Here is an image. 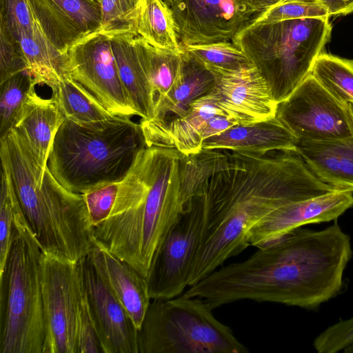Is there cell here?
<instances>
[{"instance_id": "obj_36", "label": "cell", "mask_w": 353, "mask_h": 353, "mask_svg": "<svg viewBox=\"0 0 353 353\" xmlns=\"http://www.w3.org/2000/svg\"><path fill=\"white\" fill-rule=\"evenodd\" d=\"M119 184L104 185L82 194L93 228L110 216L117 199Z\"/></svg>"}, {"instance_id": "obj_17", "label": "cell", "mask_w": 353, "mask_h": 353, "mask_svg": "<svg viewBox=\"0 0 353 353\" xmlns=\"http://www.w3.org/2000/svg\"><path fill=\"white\" fill-rule=\"evenodd\" d=\"M88 256L137 328L139 329L152 300L146 277L96 242Z\"/></svg>"}, {"instance_id": "obj_43", "label": "cell", "mask_w": 353, "mask_h": 353, "mask_svg": "<svg viewBox=\"0 0 353 353\" xmlns=\"http://www.w3.org/2000/svg\"><path fill=\"white\" fill-rule=\"evenodd\" d=\"M89 1L100 6V0H89Z\"/></svg>"}, {"instance_id": "obj_38", "label": "cell", "mask_w": 353, "mask_h": 353, "mask_svg": "<svg viewBox=\"0 0 353 353\" xmlns=\"http://www.w3.org/2000/svg\"><path fill=\"white\" fill-rule=\"evenodd\" d=\"M236 125H238L236 122L225 115H215L207 123L201 133V140L203 141L208 138L218 135Z\"/></svg>"}, {"instance_id": "obj_4", "label": "cell", "mask_w": 353, "mask_h": 353, "mask_svg": "<svg viewBox=\"0 0 353 353\" xmlns=\"http://www.w3.org/2000/svg\"><path fill=\"white\" fill-rule=\"evenodd\" d=\"M145 146L140 124L129 117L113 116L91 123L65 119L47 168L65 189L83 194L122 181Z\"/></svg>"}, {"instance_id": "obj_29", "label": "cell", "mask_w": 353, "mask_h": 353, "mask_svg": "<svg viewBox=\"0 0 353 353\" xmlns=\"http://www.w3.org/2000/svg\"><path fill=\"white\" fill-rule=\"evenodd\" d=\"M183 48L206 65L237 70L254 65L243 50L230 41L189 45Z\"/></svg>"}, {"instance_id": "obj_12", "label": "cell", "mask_w": 353, "mask_h": 353, "mask_svg": "<svg viewBox=\"0 0 353 353\" xmlns=\"http://www.w3.org/2000/svg\"><path fill=\"white\" fill-rule=\"evenodd\" d=\"M41 282L47 330L45 353H77V263L43 252Z\"/></svg>"}, {"instance_id": "obj_9", "label": "cell", "mask_w": 353, "mask_h": 353, "mask_svg": "<svg viewBox=\"0 0 353 353\" xmlns=\"http://www.w3.org/2000/svg\"><path fill=\"white\" fill-rule=\"evenodd\" d=\"M276 116L299 140L353 137L348 105L338 101L311 74L277 104Z\"/></svg>"}, {"instance_id": "obj_24", "label": "cell", "mask_w": 353, "mask_h": 353, "mask_svg": "<svg viewBox=\"0 0 353 353\" xmlns=\"http://www.w3.org/2000/svg\"><path fill=\"white\" fill-rule=\"evenodd\" d=\"M139 36L152 46L182 52L170 6L165 0H142L137 25Z\"/></svg>"}, {"instance_id": "obj_37", "label": "cell", "mask_w": 353, "mask_h": 353, "mask_svg": "<svg viewBox=\"0 0 353 353\" xmlns=\"http://www.w3.org/2000/svg\"><path fill=\"white\" fill-rule=\"evenodd\" d=\"M0 31V83L27 71L26 61L16 41L2 26Z\"/></svg>"}, {"instance_id": "obj_42", "label": "cell", "mask_w": 353, "mask_h": 353, "mask_svg": "<svg viewBox=\"0 0 353 353\" xmlns=\"http://www.w3.org/2000/svg\"><path fill=\"white\" fill-rule=\"evenodd\" d=\"M345 352H353V345L344 351Z\"/></svg>"}, {"instance_id": "obj_45", "label": "cell", "mask_w": 353, "mask_h": 353, "mask_svg": "<svg viewBox=\"0 0 353 353\" xmlns=\"http://www.w3.org/2000/svg\"><path fill=\"white\" fill-rule=\"evenodd\" d=\"M136 3L137 4L138 7L139 6V4L141 2L142 0H134Z\"/></svg>"}, {"instance_id": "obj_6", "label": "cell", "mask_w": 353, "mask_h": 353, "mask_svg": "<svg viewBox=\"0 0 353 353\" xmlns=\"http://www.w3.org/2000/svg\"><path fill=\"white\" fill-rule=\"evenodd\" d=\"M330 17H310L248 26L232 42L251 60L278 103L310 74L330 39Z\"/></svg>"}, {"instance_id": "obj_27", "label": "cell", "mask_w": 353, "mask_h": 353, "mask_svg": "<svg viewBox=\"0 0 353 353\" xmlns=\"http://www.w3.org/2000/svg\"><path fill=\"white\" fill-rule=\"evenodd\" d=\"M35 85L32 76L23 71L0 83V139L14 128L28 94Z\"/></svg>"}, {"instance_id": "obj_20", "label": "cell", "mask_w": 353, "mask_h": 353, "mask_svg": "<svg viewBox=\"0 0 353 353\" xmlns=\"http://www.w3.org/2000/svg\"><path fill=\"white\" fill-rule=\"evenodd\" d=\"M296 152L319 180L336 190L353 192V137L299 140Z\"/></svg>"}, {"instance_id": "obj_8", "label": "cell", "mask_w": 353, "mask_h": 353, "mask_svg": "<svg viewBox=\"0 0 353 353\" xmlns=\"http://www.w3.org/2000/svg\"><path fill=\"white\" fill-rule=\"evenodd\" d=\"M202 199L194 196L170 228L155 252L146 277L151 299L181 295L200 248L205 228Z\"/></svg>"}, {"instance_id": "obj_41", "label": "cell", "mask_w": 353, "mask_h": 353, "mask_svg": "<svg viewBox=\"0 0 353 353\" xmlns=\"http://www.w3.org/2000/svg\"><path fill=\"white\" fill-rule=\"evenodd\" d=\"M348 108H349V110H350L352 118V121H353V103H349Z\"/></svg>"}, {"instance_id": "obj_1", "label": "cell", "mask_w": 353, "mask_h": 353, "mask_svg": "<svg viewBox=\"0 0 353 353\" xmlns=\"http://www.w3.org/2000/svg\"><path fill=\"white\" fill-rule=\"evenodd\" d=\"M223 150L194 196L203 202L205 221L189 286L250 246L251 229L277 208L338 190L319 180L296 151Z\"/></svg>"}, {"instance_id": "obj_10", "label": "cell", "mask_w": 353, "mask_h": 353, "mask_svg": "<svg viewBox=\"0 0 353 353\" xmlns=\"http://www.w3.org/2000/svg\"><path fill=\"white\" fill-rule=\"evenodd\" d=\"M70 77L90 92L113 116H138L120 79L110 38L101 30L87 34L65 52Z\"/></svg>"}, {"instance_id": "obj_11", "label": "cell", "mask_w": 353, "mask_h": 353, "mask_svg": "<svg viewBox=\"0 0 353 353\" xmlns=\"http://www.w3.org/2000/svg\"><path fill=\"white\" fill-rule=\"evenodd\" d=\"M170 6L182 48L233 42L266 10L248 0H174Z\"/></svg>"}, {"instance_id": "obj_32", "label": "cell", "mask_w": 353, "mask_h": 353, "mask_svg": "<svg viewBox=\"0 0 353 353\" xmlns=\"http://www.w3.org/2000/svg\"><path fill=\"white\" fill-rule=\"evenodd\" d=\"M82 35L101 28L100 6L89 0H49Z\"/></svg>"}, {"instance_id": "obj_2", "label": "cell", "mask_w": 353, "mask_h": 353, "mask_svg": "<svg viewBox=\"0 0 353 353\" xmlns=\"http://www.w3.org/2000/svg\"><path fill=\"white\" fill-rule=\"evenodd\" d=\"M352 256L350 237L336 222L321 230L300 227L183 294L203 299L213 310L243 300L314 310L342 292Z\"/></svg>"}, {"instance_id": "obj_19", "label": "cell", "mask_w": 353, "mask_h": 353, "mask_svg": "<svg viewBox=\"0 0 353 353\" xmlns=\"http://www.w3.org/2000/svg\"><path fill=\"white\" fill-rule=\"evenodd\" d=\"M299 139L276 117L256 123L236 125L203 141V149L265 154L294 150Z\"/></svg>"}, {"instance_id": "obj_25", "label": "cell", "mask_w": 353, "mask_h": 353, "mask_svg": "<svg viewBox=\"0 0 353 353\" xmlns=\"http://www.w3.org/2000/svg\"><path fill=\"white\" fill-rule=\"evenodd\" d=\"M52 90L65 119L91 123L113 117L90 92L70 77Z\"/></svg>"}, {"instance_id": "obj_18", "label": "cell", "mask_w": 353, "mask_h": 353, "mask_svg": "<svg viewBox=\"0 0 353 353\" xmlns=\"http://www.w3.org/2000/svg\"><path fill=\"white\" fill-rule=\"evenodd\" d=\"M34 87H31L14 128L45 173L54 139L65 119L56 100L41 97Z\"/></svg>"}, {"instance_id": "obj_34", "label": "cell", "mask_w": 353, "mask_h": 353, "mask_svg": "<svg viewBox=\"0 0 353 353\" xmlns=\"http://www.w3.org/2000/svg\"><path fill=\"white\" fill-rule=\"evenodd\" d=\"M77 274L79 293L77 325V353H103L90 314L83 284L78 272Z\"/></svg>"}, {"instance_id": "obj_3", "label": "cell", "mask_w": 353, "mask_h": 353, "mask_svg": "<svg viewBox=\"0 0 353 353\" xmlns=\"http://www.w3.org/2000/svg\"><path fill=\"white\" fill-rule=\"evenodd\" d=\"M143 190L128 210L93 228L95 242L147 277L155 252L188 205L185 155L178 150L145 146L139 154Z\"/></svg>"}, {"instance_id": "obj_33", "label": "cell", "mask_w": 353, "mask_h": 353, "mask_svg": "<svg viewBox=\"0 0 353 353\" xmlns=\"http://www.w3.org/2000/svg\"><path fill=\"white\" fill-rule=\"evenodd\" d=\"M19 205L6 170L1 166L0 196V271L2 270L12 239L14 213Z\"/></svg>"}, {"instance_id": "obj_13", "label": "cell", "mask_w": 353, "mask_h": 353, "mask_svg": "<svg viewBox=\"0 0 353 353\" xmlns=\"http://www.w3.org/2000/svg\"><path fill=\"white\" fill-rule=\"evenodd\" d=\"M205 66L214 79L210 93L226 117L245 125L276 116L277 103L268 83L254 65L237 70Z\"/></svg>"}, {"instance_id": "obj_21", "label": "cell", "mask_w": 353, "mask_h": 353, "mask_svg": "<svg viewBox=\"0 0 353 353\" xmlns=\"http://www.w3.org/2000/svg\"><path fill=\"white\" fill-rule=\"evenodd\" d=\"M136 34L128 33L110 37L111 48L120 79L138 116L141 120H151L155 115V97L134 44Z\"/></svg>"}, {"instance_id": "obj_31", "label": "cell", "mask_w": 353, "mask_h": 353, "mask_svg": "<svg viewBox=\"0 0 353 353\" xmlns=\"http://www.w3.org/2000/svg\"><path fill=\"white\" fill-rule=\"evenodd\" d=\"M310 17H330L321 0H282L263 12L250 26Z\"/></svg>"}, {"instance_id": "obj_39", "label": "cell", "mask_w": 353, "mask_h": 353, "mask_svg": "<svg viewBox=\"0 0 353 353\" xmlns=\"http://www.w3.org/2000/svg\"><path fill=\"white\" fill-rule=\"evenodd\" d=\"M327 7L330 15H346L353 12V0H321Z\"/></svg>"}, {"instance_id": "obj_7", "label": "cell", "mask_w": 353, "mask_h": 353, "mask_svg": "<svg viewBox=\"0 0 353 353\" xmlns=\"http://www.w3.org/2000/svg\"><path fill=\"white\" fill-rule=\"evenodd\" d=\"M203 299H152L137 332L139 353H248Z\"/></svg>"}, {"instance_id": "obj_22", "label": "cell", "mask_w": 353, "mask_h": 353, "mask_svg": "<svg viewBox=\"0 0 353 353\" xmlns=\"http://www.w3.org/2000/svg\"><path fill=\"white\" fill-rule=\"evenodd\" d=\"M182 57L180 77L156 108L154 120L163 121L171 115L173 119L183 116L193 101L213 88L214 76L205 65L184 50Z\"/></svg>"}, {"instance_id": "obj_15", "label": "cell", "mask_w": 353, "mask_h": 353, "mask_svg": "<svg viewBox=\"0 0 353 353\" xmlns=\"http://www.w3.org/2000/svg\"><path fill=\"white\" fill-rule=\"evenodd\" d=\"M352 206L353 192L344 190L288 203L269 214L251 229L249 245L262 248L303 225L336 221Z\"/></svg>"}, {"instance_id": "obj_16", "label": "cell", "mask_w": 353, "mask_h": 353, "mask_svg": "<svg viewBox=\"0 0 353 353\" xmlns=\"http://www.w3.org/2000/svg\"><path fill=\"white\" fill-rule=\"evenodd\" d=\"M218 114L225 115L210 92L193 101L182 117L169 121L141 120L140 125L147 146L175 148L188 156L203 149L201 133L208 121Z\"/></svg>"}, {"instance_id": "obj_40", "label": "cell", "mask_w": 353, "mask_h": 353, "mask_svg": "<svg viewBox=\"0 0 353 353\" xmlns=\"http://www.w3.org/2000/svg\"><path fill=\"white\" fill-rule=\"evenodd\" d=\"M253 5L260 8L267 10L282 0H248Z\"/></svg>"}, {"instance_id": "obj_30", "label": "cell", "mask_w": 353, "mask_h": 353, "mask_svg": "<svg viewBox=\"0 0 353 353\" xmlns=\"http://www.w3.org/2000/svg\"><path fill=\"white\" fill-rule=\"evenodd\" d=\"M101 30L108 37L137 32L139 7L134 0H100Z\"/></svg>"}, {"instance_id": "obj_35", "label": "cell", "mask_w": 353, "mask_h": 353, "mask_svg": "<svg viewBox=\"0 0 353 353\" xmlns=\"http://www.w3.org/2000/svg\"><path fill=\"white\" fill-rule=\"evenodd\" d=\"M353 345V316L329 326L313 341L319 353H336Z\"/></svg>"}, {"instance_id": "obj_28", "label": "cell", "mask_w": 353, "mask_h": 353, "mask_svg": "<svg viewBox=\"0 0 353 353\" xmlns=\"http://www.w3.org/2000/svg\"><path fill=\"white\" fill-rule=\"evenodd\" d=\"M39 25L50 43L62 54L83 37L49 0H28Z\"/></svg>"}, {"instance_id": "obj_23", "label": "cell", "mask_w": 353, "mask_h": 353, "mask_svg": "<svg viewBox=\"0 0 353 353\" xmlns=\"http://www.w3.org/2000/svg\"><path fill=\"white\" fill-rule=\"evenodd\" d=\"M133 41L153 88L156 109L180 77L183 50L179 53L156 48L138 34L134 36Z\"/></svg>"}, {"instance_id": "obj_44", "label": "cell", "mask_w": 353, "mask_h": 353, "mask_svg": "<svg viewBox=\"0 0 353 353\" xmlns=\"http://www.w3.org/2000/svg\"><path fill=\"white\" fill-rule=\"evenodd\" d=\"M165 2L170 6L174 0H165Z\"/></svg>"}, {"instance_id": "obj_26", "label": "cell", "mask_w": 353, "mask_h": 353, "mask_svg": "<svg viewBox=\"0 0 353 353\" xmlns=\"http://www.w3.org/2000/svg\"><path fill=\"white\" fill-rule=\"evenodd\" d=\"M338 101L353 103V60L323 52L310 73Z\"/></svg>"}, {"instance_id": "obj_14", "label": "cell", "mask_w": 353, "mask_h": 353, "mask_svg": "<svg viewBox=\"0 0 353 353\" xmlns=\"http://www.w3.org/2000/svg\"><path fill=\"white\" fill-rule=\"evenodd\" d=\"M77 270L103 353H139L138 329L88 255L77 262Z\"/></svg>"}, {"instance_id": "obj_5", "label": "cell", "mask_w": 353, "mask_h": 353, "mask_svg": "<svg viewBox=\"0 0 353 353\" xmlns=\"http://www.w3.org/2000/svg\"><path fill=\"white\" fill-rule=\"evenodd\" d=\"M42 254L18 205L10 249L0 271V353H45Z\"/></svg>"}]
</instances>
